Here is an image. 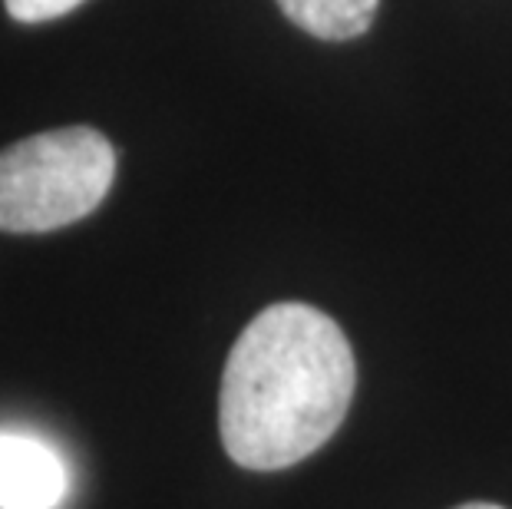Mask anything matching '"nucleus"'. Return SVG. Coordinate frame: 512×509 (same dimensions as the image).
I'll return each instance as SVG.
<instances>
[{"instance_id": "nucleus-1", "label": "nucleus", "mask_w": 512, "mask_h": 509, "mask_svg": "<svg viewBox=\"0 0 512 509\" xmlns=\"http://www.w3.org/2000/svg\"><path fill=\"white\" fill-rule=\"evenodd\" d=\"M357 364L324 311L281 301L248 321L225 361L222 443L245 470H285L311 457L344 424Z\"/></svg>"}, {"instance_id": "nucleus-2", "label": "nucleus", "mask_w": 512, "mask_h": 509, "mask_svg": "<svg viewBox=\"0 0 512 509\" xmlns=\"http://www.w3.org/2000/svg\"><path fill=\"white\" fill-rule=\"evenodd\" d=\"M116 179L110 139L90 126L27 136L0 149V232H53L96 212Z\"/></svg>"}, {"instance_id": "nucleus-3", "label": "nucleus", "mask_w": 512, "mask_h": 509, "mask_svg": "<svg viewBox=\"0 0 512 509\" xmlns=\"http://www.w3.org/2000/svg\"><path fill=\"white\" fill-rule=\"evenodd\" d=\"M67 483V467L43 440L0 433V509H53Z\"/></svg>"}, {"instance_id": "nucleus-4", "label": "nucleus", "mask_w": 512, "mask_h": 509, "mask_svg": "<svg viewBox=\"0 0 512 509\" xmlns=\"http://www.w3.org/2000/svg\"><path fill=\"white\" fill-rule=\"evenodd\" d=\"M380 0H278L294 27L321 40L361 37L374 24Z\"/></svg>"}, {"instance_id": "nucleus-5", "label": "nucleus", "mask_w": 512, "mask_h": 509, "mask_svg": "<svg viewBox=\"0 0 512 509\" xmlns=\"http://www.w3.org/2000/svg\"><path fill=\"white\" fill-rule=\"evenodd\" d=\"M83 0H4L7 14L20 20V24H43V20L70 14Z\"/></svg>"}, {"instance_id": "nucleus-6", "label": "nucleus", "mask_w": 512, "mask_h": 509, "mask_svg": "<svg viewBox=\"0 0 512 509\" xmlns=\"http://www.w3.org/2000/svg\"><path fill=\"white\" fill-rule=\"evenodd\" d=\"M456 509H503V506H496V503H466V506H456Z\"/></svg>"}]
</instances>
